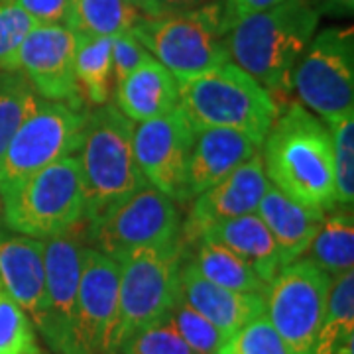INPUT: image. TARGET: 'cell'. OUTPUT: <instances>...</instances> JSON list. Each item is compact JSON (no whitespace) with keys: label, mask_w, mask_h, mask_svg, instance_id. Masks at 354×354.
I'll list each match as a JSON object with an SVG mask.
<instances>
[{"label":"cell","mask_w":354,"mask_h":354,"mask_svg":"<svg viewBox=\"0 0 354 354\" xmlns=\"http://www.w3.org/2000/svg\"><path fill=\"white\" fill-rule=\"evenodd\" d=\"M185 242L136 248L118 260V321L114 329V354L138 330L164 321L179 297V266Z\"/></svg>","instance_id":"52a82bcc"},{"label":"cell","mask_w":354,"mask_h":354,"mask_svg":"<svg viewBox=\"0 0 354 354\" xmlns=\"http://www.w3.org/2000/svg\"><path fill=\"white\" fill-rule=\"evenodd\" d=\"M197 241L215 242L239 254L260 274L266 283H270L279 270L288 266L274 236L256 213L211 223L203 228Z\"/></svg>","instance_id":"44dd1931"},{"label":"cell","mask_w":354,"mask_h":354,"mask_svg":"<svg viewBox=\"0 0 354 354\" xmlns=\"http://www.w3.org/2000/svg\"><path fill=\"white\" fill-rule=\"evenodd\" d=\"M189 262L203 278L227 290L264 295L268 288L260 274L244 258L215 242L197 241V248Z\"/></svg>","instance_id":"603a6c76"},{"label":"cell","mask_w":354,"mask_h":354,"mask_svg":"<svg viewBox=\"0 0 354 354\" xmlns=\"http://www.w3.org/2000/svg\"><path fill=\"white\" fill-rule=\"evenodd\" d=\"M128 2H130V4H134V6H136V8L140 10V4H142V0H128Z\"/></svg>","instance_id":"b9f144b4"},{"label":"cell","mask_w":354,"mask_h":354,"mask_svg":"<svg viewBox=\"0 0 354 354\" xmlns=\"http://www.w3.org/2000/svg\"><path fill=\"white\" fill-rule=\"evenodd\" d=\"M28 354H50V353H46V351L39 346V348H36V351H32V353H28Z\"/></svg>","instance_id":"60d3db41"},{"label":"cell","mask_w":354,"mask_h":354,"mask_svg":"<svg viewBox=\"0 0 354 354\" xmlns=\"http://www.w3.org/2000/svg\"><path fill=\"white\" fill-rule=\"evenodd\" d=\"M283 0H223L225 4V16H227V24L230 26L234 20H239L242 16L252 12H260L266 8H272Z\"/></svg>","instance_id":"74e56055"},{"label":"cell","mask_w":354,"mask_h":354,"mask_svg":"<svg viewBox=\"0 0 354 354\" xmlns=\"http://www.w3.org/2000/svg\"><path fill=\"white\" fill-rule=\"evenodd\" d=\"M309 258L330 278L354 268V216L351 209L329 211L309 246Z\"/></svg>","instance_id":"d4e9b609"},{"label":"cell","mask_w":354,"mask_h":354,"mask_svg":"<svg viewBox=\"0 0 354 354\" xmlns=\"http://www.w3.org/2000/svg\"><path fill=\"white\" fill-rule=\"evenodd\" d=\"M179 297L228 337L264 315L266 307L264 295L227 290L203 278L189 258H183L179 266Z\"/></svg>","instance_id":"d6986e66"},{"label":"cell","mask_w":354,"mask_h":354,"mask_svg":"<svg viewBox=\"0 0 354 354\" xmlns=\"http://www.w3.org/2000/svg\"><path fill=\"white\" fill-rule=\"evenodd\" d=\"M260 153L268 181L293 201L321 213L339 209L329 127L304 104L278 114Z\"/></svg>","instance_id":"6da1fadb"},{"label":"cell","mask_w":354,"mask_h":354,"mask_svg":"<svg viewBox=\"0 0 354 354\" xmlns=\"http://www.w3.org/2000/svg\"><path fill=\"white\" fill-rule=\"evenodd\" d=\"M354 341V272L333 278L323 323L317 333L313 354H339Z\"/></svg>","instance_id":"484cf974"},{"label":"cell","mask_w":354,"mask_h":354,"mask_svg":"<svg viewBox=\"0 0 354 354\" xmlns=\"http://www.w3.org/2000/svg\"><path fill=\"white\" fill-rule=\"evenodd\" d=\"M148 57H150L148 50L134 38L132 32H124L113 38V73L116 81L132 73Z\"/></svg>","instance_id":"e575fe53"},{"label":"cell","mask_w":354,"mask_h":354,"mask_svg":"<svg viewBox=\"0 0 354 354\" xmlns=\"http://www.w3.org/2000/svg\"><path fill=\"white\" fill-rule=\"evenodd\" d=\"M142 16L128 0H71L69 28L77 36L114 38L130 32Z\"/></svg>","instance_id":"4316f807"},{"label":"cell","mask_w":354,"mask_h":354,"mask_svg":"<svg viewBox=\"0 0 354 354\" xmlns=\"http://www.w3.org/2000/svg\"><path fill=\"white\" fill-rule=\"evenodd\" d=\"M38 99L20 71H0V160Z\"/></svg>","instance_id":"83f0119b"},{"label":"cell","mask_w":354,"mask_h":354,"mask_svg":"<svg viewBox=\"0 0 354 354\" xmlns=\"http://www.w3.org/2000/svg\"><path fill=\"white\" fill-rule=\"evenodd\" d=\"M353 346H354V341L353 342H348L344 348H341V353L339 354H353Z\"/></svg>","instance_id":"ab89813d"},{"label":"cell","mask_w":354,"mask_h":354,"mask_svg":"<svg viewBox=\"0 0 354 354\" xmlns=\"http://www.w3.org/2000/svg\"><path fill=\"white\" fill-rule=\"evenodd\" d=\"M319 10L309 0H283L228 26V59L274 93L291 88V71L315 36Z\"/></svg>","instance_id":"7a4b0ae2"},{"label":"cell","mask_w":354,"mask_h":354,"mask_svg":"<svg viewBox=\"0 0 354 354\" xmlns=\"http://www.w3.org/2000/svg\"><path fill=\"white\" fill-rule=\"evenodd\" d=\"M4 227L26 236L48 241L85 225V191L77 156L26 177L0 195Z\"/></svg>","instance_id":"5b68a950"},{"label":"cell","mask_w":354,"mask_h":354,"mask_svg":"<svg viewBox=\"0 0 354 354\" xmlns=\"http://www.w3.org/2000/svg\"><path fill=\"white\" fill-rule=\"evenodd\" d=\"M227 30L225 4L216 0L191 12L140 16L130 32L181 83L230 62Z\"/></svg>","instance_id":"8992f818"},{"label":"cell","mask_w":354,"mask_h":354,"mask_svg":"<svg viewBox=\"0 0 354 354\" xmlns=\"http://www.w3.org/2000/svg\"><path fill=\"white\" fill-rule=\"evenodd\" d=\"M87 242L71 230L44 241L46 319L38 333L55 354H75L73 321Z\"/></svg>","instance_id":"4fadbf2b"},{"label":"cell","mask_w":354,"mask_h":354,"mask_svg":"<svg viewBox=\"0 0 354 354\" xmlns=\"http://www.w3.org/2000/svg\"><path fill=\"white\" fill-rule=\"evenodd\" d=\"M16 71L39 99L85 106L75 79V34L69 26H34L20 46Z\"/></svg>","instance_id":"5bb4252c"},{"label":"cell","mask_w":354,"mask_h":354,"mask_svg":"<svg viewBox=\"0 0 354 354\" xmlns=\"http://www.w3.org/2000/svg\"><path fill=\"white\" fill-rule=\"evenodd\" d=\"M223 354H291L268 317L260 315L234 333Z\"/></svg>","instance_id":"836d02e7"},{"label":"cell","mask_w":354,"mask_h":354,"mask_svg":"<svg viewBox=\"0 0 354 354\" xmlns=\"http://www.w3.org/2000/svg\"><path fill=\"white\" fill-rule=\"evenodd\" d=\"M325 6L337 14H353L354 0H325Z\"/></svg>","instance_id":"f35d334b"},{"label":"cell","mask_w":354,"mask_h":354,"mask_svg":"<svg viewBox=\"0 0 354 354\" xmlns=\"http://www.w3.org/2000/svg\"><path fill=\"white\" fill-rule=\"evenodd\" d=\"M118 262L87 246L73 321L75 354H111L118 321Z\"/></svg>","instance_id":"7c38bea8"},{"label":"cell","mask_w":354,"mask_h":354,"mask_svg":"<svg viewBox=\"0 0 354 354\" xmlns=\"http://www.w3.org/2000/svg\"><path fill=\"white\" fill-rule=\"evenodd\" d=\"M213 2H216V0H142L140 12L144 16H150V18H158V16L199 10L203 6H209Z\"/></svg>","instance_id":"8d00e7d4"},{"label":"cell","mask_w":354,"mask_h":354,"mask_svg":"<svg viewBox=\"0 0 354 354\" xmlns=\"http://www.w3.org/2000/svg\"><path fill=\"white\" fill-rule=\"evenodd\" d=\"M114 354H195L189 344L179 337L174 325L167 321L153 323L146 329L132 335L127 342L118 346Z\"/></svg>","instance_id":"1f68e13d"},{"label":"cell","mask_w":354,"mask_h":354,"mask_svg":"<svg viewBox=\"0 0 354 354\" xmlns=\"http://www.w3.org/2000/svg\"><path fill=\"white\" fill-rule=\"evenodd\" d=\"M333 278L311 260L299 258L281 268L268 283L264 315L291 354H313Z\"/></svg>","instance_id":"8fae6325"},{"label":"cell","mask_w":354,"mask_h":354,"mask_svg":"<svg viewBox=\"0 0 354 354\" xmlns=\"http://www.w3.org/2000/svg\"><path fill=\"white\" fill-rule=\"evenodd\" d=\"M179 109L195 130H234L260 146L279 114L274 95L232 62L181 81Z\"/></svg>","instance_id":"277c9868"},{"label":"cell","mask_w":354,"mask_h":354,"mask_svg":"<svg viewBox=\"0 0 354 354\" xmlns=\"http://www.w3.org/2000/svg\"><path fill=\"white\" fill-rule=\"evenodd\" d=\"M132 134L134 122L116 104L106 102L87 113L83 140L75 153L85 191V225L148 185L134 158Z\"/></svg>","instance_id":"3957f363"},{"label":"cell","mask_w":354,"mask_h":354,"mask_svg":"<svg viewBox=\"0 0 354 354\" xmlns=\"http://www.w3.org/2000/svg\"><path fill=\"white\" fill-rule=\"evenodd\" d=\"M195 128L177 106L171 113L134 124V158L148 185L179 203Z\"/></svg>","instance_id":"9a60e30c"},{"label":"cell","mask_w":354,"mask_h":354,"mask_svg":"<svg viewBox=\"0 0 354 354\" xmlns=\"http://www.w3.org/2000/svg\"><path fill=\"white\" fill-rule=\"evenodd\" d=\"M167 321L195 354H223L230 341L228 335L215 327L209 319H205L199 311H195L189 304H185L181 297H177L176 304L171 305Z\"/></svg>","instance_id":"f1b7e54d"},{"label":"cell","mask_w":354,"mask_h":354,"mask_svg":"<svg viewBox=\"0 0 354 354\" xmlns=\"http://www.w3.org/2000/svg\"><path fill=\"white\" fill-rule=\"evenodd\" d=\"M256 215L262 218L270 234L274 236L286 264H291L307 254L327 213L293 201L270 183L256 209Z\"/></svg>","instance_id":"7402d4cb"},{"label":"cell","mask_w":354,"mask_h":354,"mask_svg":"<svg viewBox=\"0 0 354 354\" xmlns=\"http://www.w3.org/2000/svg\"><path fill=\"white\" fill-rule=\"evenodd\" d=\"M87 242L116 262L136 248L183 241V221L176 201L144 185L109 213L85 225Z\"/></svg>","instance_id":"30bf717a"},{"label":"cell","mask_w":354,"mask_h":354,"mask_svg":"<svg viewBox=\"0 0 354 354\" xmlns=\"http://www.w3.org/2000/svg\"><path fill=\"white\" fill-rule=\"evenodd\" d=\"M333 140V171L337 207L351 209L354 203V113L329 124Z\"/></svg>","instance_id":"f546056e"},{"label":"cell","mask_w":354,"mask_h":354,"mask_svg":"<svg viewBox=\"0 0 354 354\" xmlns=\"http://www.w3.org/2000/svg\"><path fill=\"white\" fill-rule=\"evenodd\" d=\"M39 348L36 329L0 281V354H28Z\"/></svg>","instance_id":"4dcf8cb0"},{"label":"cell","mask_w":354,"mask_h":354,"mask_svg":"<svg viewBox=\"0 0 354 354\" xmlns=\"http://www.w3.org/2000/svg\"><path fill=\"white\" fill-rule=\"evenodd\" d=\"M38 26H67L71 0H14Z\"/></svg>","instance_id":"d590c367"},{"label":"cell","mask_w":354,"mask_h":354,"mask_svg":"<svg viewBox=\"0 0 354 354\" xmlns=\"http://www.w3.org/2000/svg\"><path fill=\"white\" fill-rule=\"evenodd\" d=\"M0 281L38 330L46 319L44 241L0 225Z\"/></svg>","instance_id":"e0dca14e"},{"label":"cell","mask_w":354,"mask_h":354,"mask_svg":"<svg viewBox=\"0 0 354 354\" xmlns=\"http://www.w3.org/2000/svg\"><path fill=\"white\" fill-rule=\"evenodd\" d=\"M87 106L38 99L0 160V195L26 177L79 152Z\"/></svg>","instance_id":"9c48e42d"},{"label":"cell","mask_w":354,"mask_h":354,"mask_svg":"<svg viewBox=\"0 0 354 354\" xmlns=\"http://www.w3.org/2000/svg\"><path fill=\"white\" fill-rule=\"evenodd\" d=\"M260 152V144L234 130H195L179 203H189L230 176L242 162Z\"/></svg>","instance_id":"ac0fdd59"},{"label":"cell","mask_w":354,"mask_h":354,"mask_svg":"<svg viewBox=\"0 0 354 354\" xmlns=\"http://www.w3.org/2000/svg\"><path fill=\"white\" fill-rule=\"evenodd\" d=\"M299 104L327 127L354 113V32L327 28L315 34L291 71Z\"/></svg>","instance_id":"ba28073f"},{"label":"cell","mask_w":354,"mask_h":354,"mask_svg":"<svg viewBox=\"0 0 354 354\" xmlns=\"http://www.w3.org/2000/svg\"><path fill=\"white\" fill-rule=\"evenodd\" d=\"M116 106L134 124L164 116L179 106V81L150 55L116 81Z\"/></svg>","instance_id":"ffe728a7"},{"label":"cell","mask_w":354,"mask_h":354,"mask_svg":"<svg viewBox=\"0 0 354 354\" xmlns=\"http://www.w3.org/2000/svg\"><path fill=\"white\" fill-rule=\"evenodd\" d=\"M75 79L83 101L91 106L106 104L113 95V38L77 36Z\"/></svg>","instance_id":"cb8c5ba5"},{"label":"cell","mask_w":354,"mask_h":354,"mask_svg":"<svg viewBox=\"0 0 354 354\" xmlns=\"http://www.w3.org/2000/svg\"><path fill=\"white\" fill-rule=\"evenodd\" d=\"M268 187L262 153L256 152L230 176L193 199L189 218L183 225V242L197 241L211 223L256 213Z\"/></svg>","instance_id":"2e32d148"},{"label":"cell","mask_w":354,"mask_h":354,"mask_svg":"<svg viewBox=\"0 0 354 354\" xmlns=\"http://www.w3.org/2000/svg\"><path fill=\"white\" fill-rule=\"evenodd\" d=\"M38 26L14 0H0V71H14L16 57L30 30Z\"/></svg>","instance_id":"d6a6232c"}]
</instances>
